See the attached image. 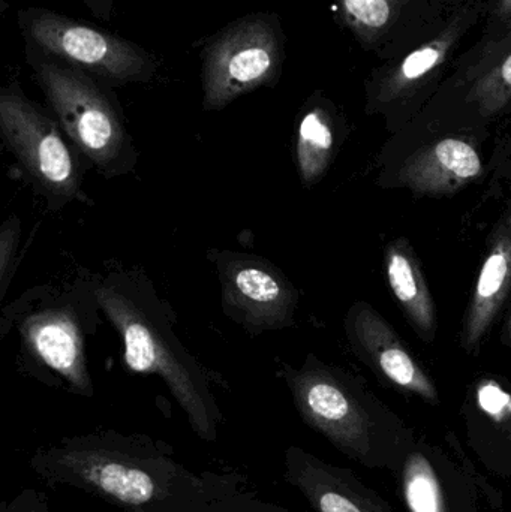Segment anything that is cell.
<instances>
[{"instance_id": "obj_1", "label": "cell", "mask_w": 511, "mask_h": 512, "mask_svg": "<svg viewBox=\"0 0 511 512\" xmlns=\"http://www.w3.org/2000/svg\"><path fill=\"white\" fill-rule=\"evenodd\" d=\"M29 468L48 486L80 490L125 512H207L240 483L191 471L167 442L116 430L38 448Z\"/></svg>"}, {"instance_id": "obj_2", "label": "cell", "mask_w": 511, "mask_h": 512, "mask_svg": "<svg viewBox=\"0 0 511 512\" xmlns=\"http://www.w3.org/2000/svg\"><path fill=\"white\" fill-rule=\"evenodd\" d=\"M284 376L309 429L357 465L398 474L417 436L392 409L359 382L315 358L300 369L285 367Z\"/></svg>"}, {"instance_id": "obj_3", "label": "cell", "mask_w": 511, "mask_h": 512, "mask_svg": "<svg viewBox=\"0 0 511 512\" xmlns=\"http://www.w3.org/2000/svg\"><path fill=\"white\" fill-rule=\"evenodd\" d=\"M96 301L125 345L132 372L156 375L170 388L198 438L215 442L222 414L206 373L174 336L170 319L141 280L123 274L99 283Z\"/></svg>"}, {"instance_id": "obj_4", "label": "cell", "mask_w": 511, "mask_h": 512, "mask_svg": "<svg viewBox=\"0 0 511 512\" xmlns=\"http://www.w3.org/2000/svg\"><path fill=\"white\" fill-rule=\"evenodd\" d=\"M17 21L27 50L105 86L149 83L161 68L159 57L141 45L51 9H20Z\"/></svg>"}, {"instance_id": "obj_5", "label": "cell", "mask_w": 511, "mask_h": 512, "mask_svg": "<svg viewBox=\"0 0 511 512\" xmlns=\"http://www.w3.org/2000/svg\"><path fill=\"white\" fill-rule=\"evenodd\" d=\"M27 63L69 140L102 173L120 170L131 152L119 102L95 78L27 50Z\"/></svg>"}, {"instance_id": "obj_6", "label": "cell", "mask_w": 511, "mask_h": 512, "mask_svg": "<svg viewBox=\"0 0 511 512\" xmlns=\"http://www.w3.org/2000/svg\"><path fill=\"white\" fill-rule=\"evenodd\" d=\"M203 108L221 111L240 96L273 87L285 62V33L275 12L231 21L201 48Z\"/></svg>"}, {"instance_id": "obj_7", "label": "cell", "mask_w": 511, "mask_h": 512, "mask_svg": "<svg viewBox=\"0 0 511 512\" xmlns=\"http://www.w3.org/2000/svg\"><path fill=\"white\" fill-rule=\"evenodd\" d=\"M395 481L407 512H506L503 492L453 432L441 442L417 438Z\"/></svg>"}, {"instance_id": "obj_8", "label": "cell", "mask_w": 511, "mask_h": 512, "mask_svg": "<svg viewBox=\"0 0 511 512\" xmlns=\"http://www.w3.org/2000/svg\"><path fill=\"white\" fill-rule=\"evenodd\" d=\"M0 131L36 185L53 197L78 194L77 162L59 125L15 81L0 92Z\"/></svg>"}, {"instance_id": "obj_9", "label": "cell", "mask_w": 511, "mask_h": 512, "mask_svg": "<svg viewBox=\"0 0 511 512\" xmlns=\"http://www.w3.org/2000/svg\"><path fill=\"white\" fill-rule=\"evenodd\" d=\"M216 265L222 306L231 319L251 331L279 330L293 324L299 297L275 265L236 252H219Z\"/></svg>"}, {"instance_id": "obj_10", "label": "cell", "mask_w": 511, "mask_h": 512, "mask_svg": "<svg viewBox=\"0 0 511 512\" xmlns=\"http://www.w3.org/2000/svg\"><path fill=\"white\" fill-rule=\"evenodd\" d=\"M284 478L314 512H399L351 469L296 445L285 450Z\"/></svg>"}, {"instance_id": "obj_11", "label": "cell", "mask_w": 511, "mask_h": 512, "mask_svg": "<svg viewBox=\"0 0 511 512\" xmlns=\"http://www.w3.org/2000/svg\"><path fill=\"white\" fill-rule=\"evenodd\" d=\"M350 334L363 360L389 384L429 405L440 403L437 385L414 360L392 325L371 306L362 303L351 309Z\"/></svg>"}, {"instance_id": "obj_12", "label": "cell", "mask_w": 511, "mask_h": 512, "mask_svg": "<svg viewBox=\"0 0 511 512\" xmlns=\"http://www.w3.org/2000/svg\"><path fill=\"white\" fill-rule=\"evenodd\" d=\"M27 351L60 376L74 393L93 396L86 343L78 316L68 306H51L27 316L20 325Z\"/></svg>"}, {"instance_id": "obj_13", "label": "cell", "mask_w": 511, "mask_h": 512, "mask_svg": "<svg viewBox=\"0 0 511 512\" xmlns=\"http://www.w3.org/2000/svg\"><path fill=\"white\" fill-rule=\"evenodd\" d=\"M467 450L495 477L511 483V391L480 379L464 406Z\"/></svg>"}, {"instance_id": "obj_14", "label": "cell", "mask_w": 511, "mask_h": 512, "mask_svg": "<svg viewBox=\"0 0 511 512\" xmlns=\"http://www.w3.org/2000/svg\"><path fill=\"white\" fill-rule=\"evenodd\" d=\"M483 174L476 147L461 138H444L419 150L399 170L402 186L417 195H450Z\"/></svg>"}, {"instance_id": "obj_15", "label": "cell", "mask_w": 511, "mask_h": 512, "mask_svg": "<svg viewBox=\"0 0 511 512\" xmlns=\"http://www.w3.org/2000/svg\"><path fill=\"white\" fill-rule=\"evenodd\" d=\"M511 291V215L503 219L492 236L488 255L474 286L465 312L461 345L468 354H477L495 318Z\"/></svg>"}, {"instance_id": "obj_16", "label": "cell", "mask_w": 511, "mask_h": 512, "mask_svg": "<svg viewBox=\"0 0 511 512\" xmlns=\"http://www.w3.org/2000/svg\"><path fill=\"white\" fill-rule=\"evenodd\" d=\"M384 267L390 289L423 340L437 334V312L419 261L407 239L390 242L384 254Z\"/></svg>"}, {"instance_id": "obj_17", "label": "cell", "mask_w": 511, "mask_h": 512, "mask_svg": "<svg viewBox=\"0 0 511 512\" xmlns=\"http://www.w3.org/2000/svg\"><path fill=\"white\" fill-rule=\"evenodd\" d=\"M467 24L468 15H459L435 38L405 56L381 81L380 92H378L380 101H395L407 95L435 69L440 68L458 44L459 38L467 29Z\"/></svg>"}, {"instance_id": "obj_18", "label": "cell", "mask_w": 511, "mask_h": 512, "mask_svg": "<svg viewBox=\"0 0 511 512\" xmlns=\"http://www.w3.org/2000/svg\"><path fill=\"white\" fill-rule=\"evenodd\" d=\"M335 152V126L321 105L309 107L297 126L296 158L303 185L312 186L324 176Z\"/></svg>"}, {"instance_id": "obj_19", "label": "cell", "mask_w": 511, "mask_h": 512, "mask_svg": "<svg viewBox=\"0 0 511 512\" xmlns=\"http://www.w3.org/2000/svg\"><path fill=\"white\" fill-rule=\"evenodd\" d=\"M405 0H339L345 26L362 42H374L393 26Z\"/></svg>"}, {"instance_id": "obj_20", "label": "cell", "mask_w": 511, "mask_h": 512, "mask_svg": "<svg viewBox=\"0 0 511 512\" xmlns=\"http://www.w3.org/2000/svg\"><path fill=\"white\" fill-rule=\"evenodd\" d=\"M480 113L494 116L511 101V50L483 72L470 92Z\"/></svg>"}, {"instance_id": "obj_21", "label": "cell", "mask_w": 511, "mask_h": 512, "mask_svg": "<svg viewBox=\"0 0 511 512\" xmlns=\"http://www.w3.org/2000/svg\"><path fill=\"white\" fill-rule=\"evenodd\" d=\"M20 242V222L9 219L0 231V292L5 297L6 289L14 274L15 256Z\"/></svg>"}, {"instance_id": "obj_22", "label": "cell", "mask_w": 511, "mask_h": 512, "mask_svg": "<svg viewBox=\"0 0 511 512\" xmlns=\"http://www.w3.org/2000/svg\"><path fill=\"white\" fill-rule=\"evenodd\" d=\"M210 512H288L279 505L270 504V502L260 501L249 493H243L236 489L218 499L213 504Z\"/></svg>"}, {"instance_id": "obj_23", "label": "cell", "mask_w": 511, "mask_h": 512, "mask_svg": "<svg viewBox=\"0 0 511 512\" xmlns=\"http://www.w3.org/2000/svg\"><path fill=\"white\" fill-rule=\"evenodd\" d=\"M0 512H50V505L44 493L23 489L11 501L2 502Z\"/></svg>"}, {"instance_id": "obj_24", "label": "cell", "mask_w": 511, "mask_h": 512, "mask_svg": "<svg viewBox=\"0 0 511 512\" xmlns=\"http://www.w3.org/2000/svg\"><path fill=\"white\" fill-rule=\"evenodd\" d=\"M81 2L92 12L93 17L104 21V23L111 21L114 11V0H81Z\"/></svg>"}, {"instance_id": "obj_25", "label": "cell", "mask_w": 511, "mask_h": 512, "mask_svg": "<svg viewBox=\"0 0 511 512\" xmlns=\"http://www.w3.org/2000/svg\"><path fill=\"white\" fill-rule=\"evenodd\" d=\"M497 15L504 20L511 18V0H500L497 6Z\"/></svg>"}, {"instance_id": "obj_26", "label": "cell", "mask_w": 511, "mask_h": 512, "mask_svg": "<svg viewBox=\"0 0 511 512\" xmlns=\"http://www.w3.org/2000/svg\"><path fill=\"white\" fill-rule=\"evenodd\" d=\"M503 342L511 346V312L509 318H507L506 324H504Z\"/></svg>"}, {"instance_id": "obj_27", "label": "cell", "mask_w": 511, "mask_h": 512, "mask_svg": "<svg viewBox=\"0 0 511 512\" xmlns=\"http://www.w3.org/2000/svg\"><path fill=\"white\" fill-rule=\"evenodd\" d=\"M210 510H212V508H210ZM210 510H209V511H207V512H210Z\"/></svg>"}]
</instances>
